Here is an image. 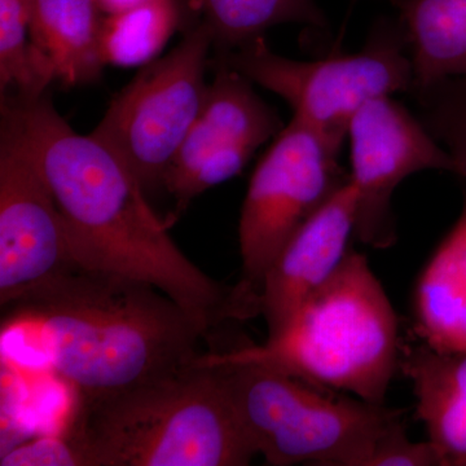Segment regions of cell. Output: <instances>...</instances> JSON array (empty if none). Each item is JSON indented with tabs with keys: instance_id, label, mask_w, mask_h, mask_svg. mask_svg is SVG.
<instances>
[{
	"instance_id": "7402d4cb",
	"label": "cell",
	"mask_w": 466,
	"mask_h": 466,
	"mask_svg": "<svg viewBox=\"0 0 466 466\" xmlns=\"http://www.w3.org/2000/svg\"><path fill=\"white\" fill-rule=\"evenodd\" d=\"M2 466L20 465H81L75 449L64 438H46L9 451L0 459Z\"/></svg>"
},
{
	"instance_id": "30bf717a",
	"label": "cell",
	"mask_w": 466,
	"mask_h": 466,
	"mask_svg": "<svg viewBox=\"0 0 466 466\" xmlns=\"http://www.w3.org/2000/svg\"><path fill=\"white\" fill-rule=\"evenodd\" d=\"M350 180L358 192L355 238L383 249L397 241L391 200L410 175L425 170L458 175L449 150L391 96L376 97L352 116L348 130Z\"/></svg>"
},
{
	"instance_id": "e0dca14e",
	"label": "cell",
	"mask_w": 466,
	"mask_h": 466,
	"mask_svg": "<svg viewBox=\"0 0 466 466\" xmlns=\"http://www.w3.org/2000/svg\"><path fill=\"white\" fill-rule=\"evenodd\" d=\"M207 27L218 56L238 50L265 36L267 30L283 24L325 29L324 12L315 0H180Z\"/></svg>"
},
{
	"instance_id": "7c38bea8",
	"label": "cell",
	"mask_w": 466,
	"mask_h": 466,
	"mask_svg": "<svg viewBox=\"0 0 466 466\" xmlns=\"http://www.w3.org/2000/svg\"><path fill=\"white\" fill-rule=\"evenodd\" d=\"M358 192L349 179L299 231L267 269L258 293L268 337L280 333L302 303L345 258L355 235Z\"/></svg>"
},
{
	"instance_id": "ba28073f",
	"label": "cell",
	"mask_w": 466,
	"mask_h": 466,
	"mask_svg": "<svg viewBox=\"0 0 466 466\" xmlns=\"http://www.w3.org/2000/svg\"><path fill=\"white\" fill-rule=\"evenodd\" d=\"M341 149L291 118L254 168L238 223V284L257 302L267 269L285 244L349 182L339 164Z\"/></svg>"
},
{
	"instance_id": "44dd1931",
	"label": "cell",
	"mask_w": 466,
	"mask_h": 466,
	"mask_svg": "<svg viewBox=\"0 0 466 466\" xmlns=\"http://www.w3.org/2000/svg\"><path fill=\"white\" fill-rule=\"evenodd\" d=\"M364 466H441V462L431 441L408 440L404 424L377 443Z\"/></svg>"
},
{
	"instance_id": "6da1fadb",
	"label": "cell",
	"mask_w": 466,
	"mask_h": 466,
	"mask_svg": "<svg viewBox=\"0 0 466 466\" xmlns=\"http://www.w3.org/2000/svg\"><path fill=\"white\" fill-rule=\"evenodd\" d=\"M2 108L50 186L76 265L157 288L208 337L226 321L259 317L240 285L219 283L187 258L130 168L91 134L73 130L47 94L5 96Z\"/></svg>"
},
{
	"instance_id": "5bb4252c",
	"label": "cell",
	"mask_w": 466,
	"mask_h": 466,
	"mask_svg": "<svg viewBox=\"0 0 466 466\" xmlns=\"http://www.w3.org/2000/svg\"><path fill=\"white\" fill-rule=\"evenodd\" d=\"M413 312L420 341L438 351H465L466 193L458 220L417 280Z\"/></svg>"
},
{
	"instance_id": "277c9868",
	"label": "cell",
	"mask_w": 466,
	"mask_h": 466,
	"mask_svg": "<svg viewBox=\"0 0 466 466\" xmlns=\"http://www.w3.org/2000/svg\"><path fill=\"white\" fill-rule=\"evenodd\" d=\"M400 321L363 254L349 249L333 275L262 345L218 350L319 389L383 403L401 354Z\"/></svg>"
},
{
	"instance_id": "603a6c76",
	"label": "cell",
	"mask_w": 466,
	"mask_h": 466,
	"mask_svg": "<svg viewBox=\"0 0 466 466\" xmlns=\"http://www.w3.org/2000/svg\"><path fill=\"white\" fill-rule=\"evenodd\" d=\"M148 0H96L103 15H115L143 5Z\"/></svg>"
},
{
	"instance_id": "3957f363",
	"label": "cell",
	"mask_w": 466,
	"mask_h": 466,
	"mask_svg": "<svg viewBox=\"0 0 466 466\" xmlns=\"http://www.w3.org/2000/svg\"><path fill=\"white\" fill-rule=\"evenodd\" d=\"M204 354L171 375L79 400L66 440L81 465H249L257 453L219 370Z\"/></svg>"
},
{
	"instance_id": "4fadbf2b",
	"label": "cell",
	"mask_w": 466,
	"mask_h": 466,
	"mask_svg": "<svg viewBox=\"0 0 466 466\" xmlns=\"http://www.w3.org/2000/svg\"><path fill=\"white\" fill-rule=\"evenodd\" d=\"M400 370L412 385L417 419L441 466H466V350L403 346Z\"/></svg>"
},
{
	"instance_id": "ffe728a7",
	"label": "cell",
	"mask_w": 466,
	"mask_h": 466,
	"mask_svg": "<svg viewBox=\"0 0 466 466\" xmlns=\"http://www.w3.org/2000/svg\"><path fill=\"white\" fill-rule=\"evenodd\" d=\"M410 94L421 109V121L455 159L459 177L466 179V76Z\"/></svg>"
},
{
	"instance_id": "9c48e42d",
	"label": "cell",
	"mask_w": 466,
	"mask_h": 466,
	"mask_svg": "<svg viewBox=\"0 0 466 466\" xmlns=\"http://www.w3.org/2000/svg\"><path fill=\"white\" fill-rule=\"evenodd\" d=\"M63 218L16 119L0 128V306L75 268Z\"/></svg>"
},
{
	"instance_id": "ac0fdd59",
	"label": "cell",
	"mask_w": 466,
	"mask_h": 466,
	"mask_svg": "<svg viewBox=\"0 0 466 466\" xmlns=\"http://www.w3.org/2000/svg\"><path fill=\"white\" fill-rule=\"evenodd\" d=\"M183 18L180 0H148L119 14L104 15L99 39L104 66H148L182 26Z\"/></svg>"
},
{
	"instance_id": "5b68a950",
	"label": "cell",
	"mask_w": 466,
	"mask_h": 466,
	"mask_svg": "<svg viewBox=\"0 0 466 466\" xmlns=\"http://www.w3.org/2000/svg\"><path fill=\"white\" fill-rule=\"evenodd\" d=\"M218 367L248 441L267 464L364 466L404 410L329 397L320 389L254 361L205 352Z\"/></svg>"
},
{
	"instance_id": "52a82bcc",
	"label": "cell",
	"mask_w": 466,
	"mask_h": 466,
	"mask_svg": "<svg viewBox=\"0 0 466 466\" xmlns=\"http://www.w3.org/2000/svg\"><path fill=\"white\" fill-rule=\"evenodd\" d=\"M211 50L207 27L193 24L170 54L140 67L91 133L130 168L147 193L164 188L200 112Z\"/></svg>"
},
{
	"instance_id": "8992f818",
	"label": "cell",
	"mask_w": 466,
	"mask_h": 466,
	"mask_svg": "<svg viewBox=\"0 0 466 466\" xmlns=\"http://www.w3.org/2000/svg\"><path fill=\"white\" fill-rule=\"evenodd\" d=\"M218 61L289 104L293 118L342 147L352 116L376 97L410 92L412 61L400 18L380 21L355 54L293 60L269 47L265 36Z\"/></svg>"
},
{
	"instance_id": "2e32d148",
	"label": "cell",
	"mask_w": 466,
	"mask_h": 466,
	"mask_svg": "<svg viewBox=\"0 0 466 466\" xmlns=\"http://www.w3.org/2000/svg\"><path fill=\"white\" fill-rule=\"evenodd\" d=\"M406 34L413 88L466 76V0H390Z\"/></svg>"
},
{
	"instance_id": "8fae6325",
	"label": "cell",
	"mask_w": 466,
	"mask_h": 466,
	"mask_svg": "<svg viewBox=\"0 0 466 466\" xmlns=\"http://www.w3.org/2000/svg\"><path fill=\"white\" fill-rule=\"evenodd\" d=\"M253 85L217 61L200 112L165 179L177 216L201 193L240 174L254 153L283 130L278 112Z\"/></svg>"
},
{
	"instance_id": "9a60e30c",
	"label": "cell",
	"mask_w": 466,
	"mask_h": 466,
	"mask_svg": "<svg viewBox=\"0 0 466 466\" xmlns=\"http://www.w3.org/2000/svg\"><path fill=\"white\" fill-rule=\"evenodd\" d=\"M96 0H30V33L55 79L66 87L94 84L103 73Z\"/></svg>"
},
{
	"instance_id": "d6986e66",
	"label": "cell",
	"mask_w": 466,
	"mask_h": 466,
	"mask_svg": "<svg viewBox=\"0 0 466 466\" xmlns=\"http://www.w3.org/2000/svg\"><path fill=\"white\" fill-rule=\"evenodd\" d=\"M55 72L30 33V0H0V88L3 96L47 94Z\"/></svg>"
},
{
	"instance_id": "7a4b0ae2",
	"label": "cell",
	"mask_w": 466,
	"mask_h": 466,
	"mask_svg": "<svg viewBox=\"0 0 466 466\" xmlns=\"http://www.w3.org/2000/svg\"><path fill=\"white\" fill-rule=\"evenodd\" d=\"M78 394L99 400L192 366L208 334L152 285L76 266L2 308Z\"/></svg>"
}]
</instances>
